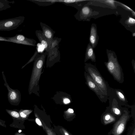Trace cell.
I'll return each mask as SVG.
<instances>
[{
	"instance_id": "7",
	"label": "cell",
	"mask_w": 135,
	"mask_h": 135,
	"mask_svg": "<svg viewBox=\"0 0 135 135\" xmlns=\"http://www.w3.org/2000/svg\"><path fill=\"white\" fill-rule=\"evenodd\" d=\"M40 26L44 35L46 38L48 44L50 47L55 32L46 24L40 22Z\"/></svg>"
},
{
	"instance_id": "1",
	"label": "cell",
	"mask_w": 135,
	"mask_h": 135,
	"mask_svg": "<svg viewBox=\"0 0 135 135\" xmlns=\"http://www.w3.org/2000/svg\"><path fill=\"white\" fill-rule=\"evenodd\" d=\"M108 61L104 64L109 73L114 79L120 83H123L124 77L122 69L114 53H107Z\"/></svg>"
},
{
	"instance_id": "30",
	"label": "cell",
	"mask_w": 135,
	"mask_h": 135,
	"mask_svg": "<svg viewBox=\"0 0 135 135\" xmlns=\"http://www.w3.org/2000/svg\"><path fill=\"white\" fill-rule=\"evenodd\" d=\"M133 36H135V33L134 32L133 33Z\"/></svg>"
},
{
	"instance_id": "2",
	"label": "cell",
	"mask_w": 135,
	"mask_h": 135,
	"mask_svg": "<svg viewBox=\"0 0 135 135\" xmlns=\"http://www.w3.org/2000/svg\"><path fill=\"white\" fill-rule=\"evenodd\" d=\"M84 68L85 72L91 77L104 95L107 97L110 94L109 88L95 66L91 64L85 63Z\"/></svg>"
},
{
	"instance_id": "6",
	"label": "cell",
	"mask_w": 135,
	"mask_h": 135,
	"mask_svg": "<svg viewBox=\"0 0 135 135\" xmlns=\"http://www.w3.org/2000/svg\"><path fill=\"white\" fill-rule=\"evenodd\" d=\"M7 37L10 42L33 46H36L35 40L27 38L22 34H17L14 36Z\"/></svg>"
},
{
	"instance_id": "14",
	"label": "cell",
	"mask_w": 135,
	"mask_h": 135,
	"mask_svg": "<svg viewBox=\"0 0 135 135\" xmlns=\"http://www.w3.org/2000/svg\"><path fill=\"white\" fill-rule=\"evenodd\" d=\"M91 13L90 9L87 6H84L81 9L79 13L80 16H87Z\"/></svg>"
},
{
	"instance_id": "25",
	"label": "cell",
	"mask_w": 135,
	"mask_h": 135,
	"mask_svg": "<svg viewBox=\"0 0 135 135\" xmlns=\"http://www.w3.org/2000/svg\"><path fill=\"white\" fill-rule=\"evenodd\" d=\"M110 118V116L108 114H107L105 117V119L106 120H109Z\"/></svg>"
},
{
	"instance_id": "23",
	"label": "cell",
	"mask_w": 135,
	"mask_h": 135,
	"mask_svg": "<svg viewBox=\"0 0 135 135\" xmlns=\"http://www.w3.org/2000/svg\"><path fill=\"white\" fill-rule=\"evenodd\" d=\"M20 115L21 117L23 118H25L27 116L26 115L23 111L21 112Z\"/></svg>"
},
{
	"instance_id": "18",
	"label": "cell",
	"mask_w": 135,
	"mask_h": 135,
	"mask_svg": "<svg viewBox=\"0 0 135 135\" xmlns=\"http://www.w3.org/2000/svg\"><path fill=\"white\" fill-rule=\"evenodd\" d=\"M11 115L13 117L15 118H18L20 116L19 113L17 111L13 110L12 111H9Z\"/></svg>"
},
{
	"instance_id": "27",
	"label": "cell",
	"mask_w": 135,
	"mask_h": 135,
	"mask_svg": "<svg viewBox=\"0 0 135 135\" xmlns=\"http://www.w3.org/2000/svg\"><path fill=\"white\" fill-rule=\"evenodd\" d=\"M132 64L133 66V70L134 71V72L135 73V61L134 60H132Z\"/></svg>"
},
{
	"instance_id": "19",
	"label": "cell",
	"mask_w": 135,
	"mask_h": 135,
	"mask_svg": "<svg viewBox=\"0 0 135 135\" xmlns=\"http://www.w3.org/2000/svg\"><path fill=\"white\" fill-rule=\"evenodd\" d=\"M120 4L122 5L123 7H124L127 10L131 12L133 15L135 16V12L134 11H133L131 8H130L129 7L121 3H120Z\"/></svg>"
},
{
	"instance_id": "3",
	"label": "cell",
	"mask_w": 135,
	"mask_h": 135,
	"mask_svg": "<svg viewBox=\"0 0 135 135\" xmlns=\"http://www.w3.org/2000/svg\"><path fill=\"white\" fill-rule=\"evenodd\" d=\"M25 17L20 16L0 20V31H9L17 28L24 22Z\"/></svg>"
},
{
	"instance_id": "29",
	"label": "cell",
	"mask_w": 135,
	"mask_h": 135,
	"mask_svg": "<svg viewBox=\"0 0 135 135\" xmlns=\"http://www.w3.org/2000/svg\"><path fill=\"white\" fill-rule=\"evenodd\" d=\"M65 135H69L68 133L66 132H65Z\"/></svg>"
},
{
	"instance_id": "8",
	"label": "cell",
	"mask_w": 135,
	"mask_h": 135,
	"mask_svg": "<svg viewBox=\"0 0 135 135\" xmlns=\"http://www.w3.org/2000/svg\"><path fill=\"white\" fill-rule=\"evenodd\" d=\"M93 24L90 29L89 41L90 44L93 48L96 46L98 42V35L96 26Z\"/></svg>"
},
{
	"instance_id": "17",
	"label": "cell",
	"mask_w": 135,
	"mask_h": 135,
	"mask_svg": "<svg viewBox=\"0 0 135 135\" xmlns=\"http://www.w3.org/2000/svg\"><path fill=\"white\" fill-rule=\"evenodd\" d=\"M126 22L129 25H133L135 24V20L131 17H129Z\"/></svg>"
},
{
	"instance_id": "16",
	"label": "cell",
	"mask_w": 135,
	"mask_h": 135,
	"mask_svg": "<svg viewBox=\"0 0 135 135\" xmlns=\"http://www.w3.org/2000/svg\"><path fill=\"white\" fill-rule=\"evenodd\" d=\"M116 94L118 98L121 101L123 102L127 101L126 98L122 92L119 90H116Z\"/></svg>"
},
{
	"instance_id": "20",
	"label": "cell",
	"mask_w": 135,
	"mask_h": 135,
	"mask_svg": "<svg viewBox=\"0 0 135 135\" xmlns=\"http://www.w3.org/2000/svg\"><path fill=\"white\" fill-rule=\"evenodd\" d=\"M113 112L115 114L118 115L120 114V110L116 107H113L112 108Z\"/></svg>"
},
{
	"instance_id": "26",
	"label": "cell",
	"mask_w": 135,
	"mask_h": 135,
	"mask_svg": "<svg viewBox=\"0 0 135 135\" xmlns=\"http://www.w3.org/2000/svg\"><path fill=\"white\" fill-rule=\"evenodd\" d=\"M64 102L65 104H67L70 102V100L67 98H65L64 99Z\"/></svg>"
},
{
	"instance_id": "31",
	"label": "cell",
	"mask_w": 135,
	"mask_h": 135,
	"mask_svg": "<svg viewBox=\"0 0 135 135\" xmlns=\"http://www.w3.org/2000/svg\"><path fill=\"white\" fill-rule=\"evenodd\" d=\"M21 130H19V132H21Z\"/></svg>"
},
{
	"instance_id": "10",
	"label": "cell",
	"mask_w": 135,
	"mask_h": 135,
	"mask_svg": "<svg viewBox=\"0 0 135 135\" xmlns=\"http://www.w3.org/2000/svg\"><path fill=\"white\" fill-rule=\"evenodd\" d=\"M36 35L42 45L44 47L46 51L48 52L50 49L47 40L42 31L36 30L35 31Z\"/></svg>"
},
{
	"instance_id": "22",
	"label": "cell",
	"mask_w": 135,
	"mask_h": 135,
	"mask_svg": "<svg viewBox=\"0 0 135 135\" xmlns=\"http://www.w3.org/2000/svg\"><path fill=\"white\" fill-rule=\"evenodd\" d=\"M43 64V61L42 59H40L38 61L37 64V67L38 68H41Z\"/></svg>"
},
{
	"instance_id": "15",
	"label": "cell",
	"mask_w": 135,
	"mask_h": 135,
	"mask_svg": "<svg viewBox=\"0 0 135 135\" xmlns=\"http://www.w3.org/2000/svg\"><path fill=\"white\" fill-rule=\"evenodd\" d=\"M61 40V38L54 37L51 44L50 49L59 46V43L60 42Z\"/></svg>"
},
{
	"instance_id": "28",
	"label": "cell",
	"mask_w": 135,
	"mask_h": 135,
	"mask_svg": "<svg viewBox=\"0 0 135 135\" xmlns=\"http://www.w3.org/2000/svg\"><path fill=\"white\" fill-rule=\"evenodd\" d=\"M69 112L71 113H74V111L73 110L71 109H68Z\"/></svg>"
},
{
	"instance_id": "24",
	"label": "cell",
	"mask_w": 135,
	"mask_h": 135,
	"mask_svg": "<svg viewBox=\"0 0 135 135\" xmlns=\"http://www.w3.org/2000/svg\"><path fill=\"white\" fill-rule=\"evenodd\" d=\"M36 123L39 125L41 126L42 125V123L40 120L38 118H36Z\"/></svg>"
},
{
	"instance_id": "9",
	"label": "cell",
	"mask_w": 135,
	"mask_h": 135,
	"mask_svg": "<svg viewBox=\"0 0 135 135\" xmlns=\"http://www.w3.org/2000/svg\"><path fill=\"white\" fill-rule=\"evenodd\" d=\"M126 119V117L123 116L117 123L114 129V135H119L123 132Z\"/></svg>"
},
{
	"instance_id": "5",
	"label": "cell",
	"mask_w": 135,
	"mask_h": 135,
	"mask_svg": "<svg viewBox=\"0 0 135 135\" xmlns=\"http://www.w3.org/2000/svg\"><path fill=\"white\" fill-rule=\"evenodd\" d=\"M84 76L86 83L88 87L93 91L102 101H106L107 97L105 96L101 90L91 77L85 71Z\"/></svg>"
},
{
	"instance_id": "12",
	"label": "cell",
	"mask_w": 135,
	"mask_h": 135,
	"mask_svg": "<svg viewBox=\"0 0 135 135\" xmlns=\"http://www.w3.org/2000/svg\"><path fill=\"white\" fill-rule=\"evenodd\" d=\"M15 3L14 1H10L7 0H0V11L5 10L11 7L10 4Z\"/></svg>"
},
{
	"instance_id": "11",
	"label": "cell",
	"mask_w": 135,
	"mask_h": 135,
	"mask_svg": "<svg viewBox=\"0 0 135 135\" xmlns=\"http://www.w3.org/2000/svg\"><path fill=\"white\" fill-rule=\"evenodd\" d=\"M89 60H90L92 62H95L96 57L93 48L91 44L89 43L86 48L84 60L86 62Z\"/></svg>"
},
{
	"instance_id": "21",
	"label": "cell",
	"mask_w": 135,
	"mask_h": 135,
	"mask_svg": "<svg viewBox=\"0 0 135 135\" xmlns=\"http://www.w3.org/2000/svg\"><path fill=\"white\" fill-rule=\"evenodd\" d=\"M105 2L109 4L110 5L112 6H115V1L113 0H105L104 1Z\"/></svg>"
},
{
	"instance_id": "4",
	"label": "cell",
	"mask_w": 135,
	"mask_h": 135,
	"mask_svg": "<svg viewBox=\"0 0 135 135\" xmlns=\"http://www.w3.org/2000/svg\"><path fill=\"white\" fill-rule=\"evenodd\" d=\"M3 78L4 81V85L8 90L7 97L8 101L12 105H18L21 100V95L20 91L17 89H12L8 84L4 71L2 72Z\"/></svg>"
},
{
	"instance_id": "13",
	"label": "cell",
	"mask_w": 135,
	"mask_h": 135,
	"mask_svg": "<svg viewBox=\"0 0 135 135\" xmlns=\"http://www.w3.org/2000/svg\"><path fill=\"white\" fill-rule=\"evenodd\" d=\"M31 1L37 5L41 6H47L52 4L56 2V0L50 1H38V0H29Z\"/></svg>"
}]
</instances>
